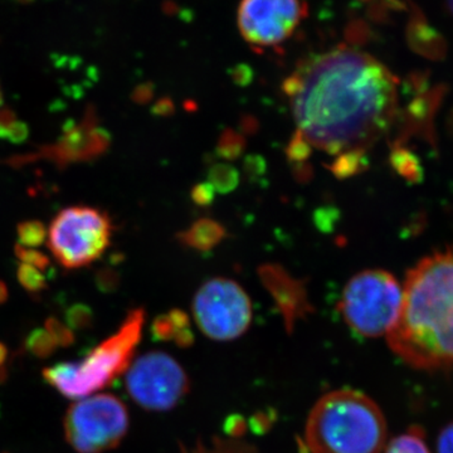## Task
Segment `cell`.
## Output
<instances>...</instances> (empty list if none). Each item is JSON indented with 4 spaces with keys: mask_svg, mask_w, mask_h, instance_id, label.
Masks as SVG:
<instances>
[{
    "mask_svg": "<svg viewBox=\"0 0 453 453\" xmlns=\"http://www.w3.org/2000/svg\"><path fill=\"white\" fill-rule=\"evenodd\" d=\"M301 139L333 155H359L398 118V82L374 57L338 47L303 59L285 83Z\"/></svg>",
    "mask_w": 453,
    "mask_h": 453,
    "instance_id": "1",
    "label": "cell"
},
{
    "mask_svg": "<svg viewBox=\"0 0 453 453\" xmlns=\"http://www.w3.org/2000/svg\"><path fill=\"white\" fill-rule=\"evenodd\" d=\"M44 326H46L47 332L52 336L58 347L68 348L74 344L76 339H74L73 330L67 325L61 323L58 319L50 316L44 323Z\"/></svg>",
    "mask_w": 453,
    "mask_h": 453,
    "instance_id": "19",
    "label": "cell"
},
{
    "mask_svg": "<svg viewBox=\"0 0 453 453\" xmlns=\"http://www.w3.org/2000/svg\"><path fill=\"white\" fill-rule=\"evenodd\" d=\"M190 238V244H195V246L204 247L205 235L211 238V240L219 241L220 235H222V231H220L219 226L214 225V223L202 222L199 225L195 226L193 231H190V234H188Z\"/></svg>",
    "mask_w": 453,
    "mask_h": 453,
    "instance_id": "22",
    "label": "cell"
},
{
    "mask_svg": "<svg viewBox=\"0 0 453 453\" xmlns=\"http://www.w3.org/2000/svg\"><path fill=\"white\" fill-rule=\"evenodd\" d=\"M129 425V412L121 399L97 395L68 408L65 437L77 453H105L120 445Z\"/></svg>",
    "mask_w": 453,
    "mask_h": 453,
    "instance_id": "7",
    "label": "cell"
},
{
    "mask_svg": "<svg viewBox=\"0 0 453 453\" xmlns=\"http://www.w3.org/2000/svg\"><path fill=\"white\" fill-rule=\"evenodd\" d=\"M393 164L403 177L411 179V180L421 178V168H419L418 160L410 151L396 150L393 154Z\"/></svg>",
    "mask_w": 453,
    "mask_h": 453,
    "instance_id": "18",
    "label": "cell"
},
{
    "mask_svg": "<svg viewBox=\"0 0 453 453\" xmlns=\"http://www.w3.org/2000/svg\"><path fill=\"white\" fill-rule=\"evenodd\" d=\"M144 323V309L131 310L120 329L92 349L85 359L44 368L43 380L70 399L85 398L105 388L129 369Z\"/></svg>",
    "mask_w": 453,
    "mask_h": 453,
    "instance_id": "4",
    "label": "cell"
},
{
    "mask_svg": "<svg viewBox=\"0 0 453 453\" xmlns=\"http://www.w3.org/2000/svg\"><path fill=\"white\" fill-rule=\"evenodd\" d=\"M125 387L130 398L151 412H166L189 392L183 366L164 351H149L129 366Z\"/></svg>",
    "mask_w": 453,
    "mask_h": 453,
    "instance_id": "9",
    "label": "cell"
},
{
    "mask_svg": "<svg viewBox=\"0 0 453 453\" xmlns=\"http://www.w3.org/2000/svg\"><path fill=\"white\" fill-rule=\"evenodd\" d=\"M403 300V288L383 270L357 273L347 283L339 311L348 326L365 338H380L392 329Z\"/></svg>",
    "mask_w": 453,
    "mask_h": 453,
    "instance_id": "5",
    "label": "cell"
},
{
    "mask_svg": "<svg viewBox=\"0 0 453 453\" xmlns=\"http://www.w3.org/2000/svg\"><path fill=\"white\" fill-rule=\"evenodd\" d=\"M387 342L413 368H452L453 250L423 258L408 273L401 311Z\"/></svg>",
    "mask_w": 453,
    "mask_h": 453,
    "instance_id": "2",
    "label": "cell"
},
{
    "mask_svg": "<svg viewBox=\"0 0 453 453\" xmlns=\"http://www.w3.org/2000/svg\"><path fill=\"white\" fill-rule=\"evenodd\" d=\"M120 282V273L111 267L101 268V270L97 271L96 275H95L96 288L103 294H112V292L118 290Z\"/></svg>",
    "mask_w": 453,
    "mask_h": 453,
    "instance_id": "21",
    "label": "cell"
},
{
    "mask_svg": "<svg viewBox=\"0 0 453 453\" xmlns=\"http://www.w3.org/2000/svg\"><path fill=\"white\" fill-rule=\"evenodd\" d=\"M17 279L20 286L31 294H38L46 290L47 279L38 268L20 264L17 270Z\"/></svg>",
    "mask_w": 453,
    "mask_h": 453,
    "instance_id": "17",
    "label": "cell"
},
{
    "mask_svg": "<svg viewBox=\"0 0 453 453\" xmlns=\"http://www.w3.org/2000/svg\"><path fill=\"white\" fill-rule=\"evenodd\" d=\"M29 138V127L25 121L17 120L9 127L4 142H12V144H23Z\"/></svg>",
    "mask_w": 453,
    "mask_h": 453,
    "instance_id": "23",
    "label": "cell"
},
{
    "mask_svg": "<svg viewBox=\"0 0 453 453\" xmlns=\"http://www.w3.org/2000/svg\"><path fill=\"white\" fill-rule=\"evenodd\" d=\"M14 252H16L17 257L22 261V264L29 265V266L38 268V270L41 271L47 270V268L50 267L49 256L37 251V250L26 249V247L17 244V246L14 247Z\"/></svg>",
    "mask_w": 453,
    "mask_h": 453,
    "instance_id": "20",
    "label": "cell"
},
{
    "mask_svg": "<svg viewBox=\"0 0 453 453\" xmlns=\"http://www.w3.org/2000/svg\"><path fill=\"white\" fill-rule=\"evenodd\" d=\"M151 330L155 339L163 340V342L174 340L179 347H187L192 342L189 321L186 314L180 311H172L168 315L157 316Z\"/></svg>",
    "mask_w": 453,
    "mask_h": 453,
    "instance_id": "12",
    "label": "cell"
},
{
    "mask_svg": "<svg viewBox=\"0 0 453 453\" xmlns=\"http://www.w3.org/2000/svg\"><path fill=\"white\" fill-rule=\"evenodd\" d=\"M308 14L303 0H242L237 22L244 41L273 47L291 37Z\"/></svg>",
    "mask_w": 453,
    "mask_h": 453,
    "instance_id": "10",
    "label": "cell"
},
{
    "mask_svg": "<svg viewBox=\"0 0 453 453\" xmlns=\"http://www.w3.org/2000/svg\"><path fill=\"white\" fill-rule=\"evenodd\" d=\"M193 316L207 338L232 342L249 330L252 323V303L237 282L217 277L196 291Z\"/></svg>",
    "mask_w": 453,
    "mask_h": 453,
    "instance_id": "8",
    "label": "cell"
},
{
    "mask_svg": "<svg viewBox=\"0 0 453 453\" xmlns=\"http://www.w3.org/2000/svg\"><path fill=\"white\" fill-rule=\"evenodd\" d=\"M110 136L105 130L71 127L65 131L55 154L61 160H81L98 155L109 145Z\"/></svg>",
    "mask_w": 453,
    "mask_h": 453,
    "instance_id": "11",
    "label": "cell"
},
{
    "mask_svg": "<svg viewBox=\"0 0 453 453\" xmlns=\"http://www.w3.org/2000/svg\"><path fill=\"white\" fill-rule=\"evenodd\" d=\"M386 453H431L426 442L425 432L413 426L404 434L393 438L387 446Z\"/></svg>",
    "mask_w": 453,
    "mask_h": 453,
    "instance_id": "13",
    "label": "cell"
},
{
    "mask_svg": "<svg viewBox=\"0 0 453 453\" xmlns=\"http://www.w3.org/2000/svg\"><path fill=\"white\" fill-rule=\"evenodd\" d=\"M3 104V95H2V89H0V106H2Z\"/></svg>",
    "mask_w": 453,
    "mask_h": 453,
    "instance_id": "27",
    "label": "cell"
},
{
    "mask_svg": "<svg viewBox=\"0 0 453 453\" xmlns=\"http://www.w3.org/2000/svg\"><path fill=\"white\" fill-rule=\"evenodd\" d=\"M109 216L94 207L65 208L50 226L49 247L65 268H81L96 261L111 243Z\"/></svg>",
    "mask_w": 453,
    "mask_h": 453,
    "instance_id": "6",
    "label": "cell"
},
{
    "mask_svg": "<svg viewBox=\"0 0 453 453\" xmlns=\"http://www.w3.org/2000/svg\"><path fill=\"white\" fill-rule=\"evenodd\" d=\"M437 453H453V422L440 432L437 438Z\"/></svg>",
    "mask_w": 453,
    "mask_h": 453,
    "instance_id": "24",
    "label": "cell"
},
{
    "mask_svg": "<svg viewBox=\"0 0 453 453\" xmlns=\"http://www.w3.org/2000/svg\"><path fill=\"white\" fill-rule=\"evenodd\" d=\"M18 244L26 249H35L46 242V226L40 220H27L17 226Z\"/></svg>",
    "mask_w": 453,
    "mask_h": 453,
    "instance_id": "15",
    "label": "cell"
},
{
    "mask_svg": "<svg viewBox=\"0 0 453 453\" xmlns=\"http://www.w3.org/2000/svg\"><path fill=\"white\" fill-rule=\"evenodd\" d=\"M65 325L71 330L83 332L94 326V311L88 305L82 303H73L65 312Z\"/></svg>",
    "mask_w": 453,
    "mask_h": 453,
    "instance_id": "16",
    "label": "cell"
},
{
    "mask_svg": "<svg viewBox=\"0 0 453 453\" xmlns=\"http://www.w3.org/2000/svg\"><path fill=\"white\" fill-rule=\"evenodd\" d=\"M26 349L38 359H47L56 353L58 345L46 329H35L28 334L25 342Z\"/></svg>",
    "mask_w": 453,
    "mask_h": 453,
    "instance_id": "14",
    "label": "cell"
},
{
    "mask_svg": "<svg viewBox=\"0 0 453 453\" xmlns=\"http://www.w3.org/2000/svg\"><path fill=\"white\" fill-rule=\"evenodd\" d=\"M387 421L365 393L339 389L321 396L309 414L305 441L310 453H381Z\"/></svg>",
    "mask_w": 453,
    "mask_h": 453,
    "instance_id": "3",
    "label": "cell"
},
{
    "mask_svg": "<svg viewBox=\"0 0 453 453\" xmlns=\"http://www.w3.org/2000/svg\"><path fill=\"white\" fill-rule=\"evenodd\" d=\"M8 357V348L0 342V369H3V365H4L5 360Z\"/></svg>",
    "mask_w": 453,
    "mask_h": 453,
    "instance_id": "25",
    "label": "cell"
},
{
    "mask_svg": "<svg viewBox=\"0 0 453 453\" xmlns=\"http://www.w3.org/2000/svg\"><path fill=\"white\" fill-rule=\"evenodd\" d=\"M8 300V288L5 283L0 281V305Z\"/></svg>",
    "mask_w": 453,
    "mask_h": 453,
    "instance_id": "26",
    "label": "cell"
}]
</instances>
